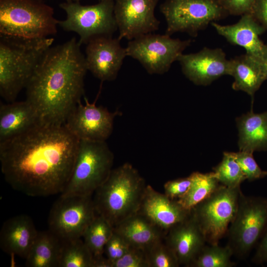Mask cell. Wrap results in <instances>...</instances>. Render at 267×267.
Here are the masks:
<instances>
[{"mask_svg": "<svg viewBox=\"0 0 267 267\" xmlns=\"http://www.w3.org/2000/svg\"><path fill=\"white\" fill-rule=\"evenodd\" d=\"M159 0H115L114 14L119 30L118 39L132 40L159 29L154 14Z\"/></svg>", "mask_w": 267, "mask_h": 267, "instance_id": "cell-14", "label": "cell"}, {"mask_svg": "<svg viewBox=\"0 0 267 267\" xmlns=\"http://www.w3.org/2000/svg\"><path fill=\"white\" fill-rule=\"evenodd\" d=\"M79 41L73 37L43 53L26 86V100L42 122L62 125L84 93L88 71Z\"/></svg>", "mask_w": 267, "mask_h": 267, "instance_id": "cell-2", "label": "cell"}, {"mask_svg": "<svg viewBox=\"0 0 267 267\" xmlns=\"http://www.w3.org/2000/svg\"><path fill=\"white\" fill-rule=\"evenodd\" d=\"M217 33L230 43L246 49V54L262 63L267 58V44L260 39L266 30L254 18L251 13H246L235 24L222 25L211 23Z\"/></svg>", "mask_w": 267, "mask_h": 267, "instance_id": "cell-18", "label": "cell"}, {"mask_svg": "<svg viewBox=\"0 0 267 267\" xmlns=\"http://www.w3.org/2000/svg\"><path fill=\"white\" fill-rule=\"evenodd\" d=\"M33 220L26 215L7 220L0 232V247L5 253L26 259L38 234Z\"/></svg>", "mask_w": 267, "mask_h": 267, "instance_id": "cell-20", "label": "cell"}, {"mask_svg": "<svg viewBox=\"0 0 267 267\" xmlns=\"http://www.w3.org/2000/svg\"><path fill=\"white\" fill-rule=\"evenodd\" d=\"M114 159L106 141L79 140L71 175L60 196H92L109 176Z\"/></svg>", "mask_w": 267, "mask_h": 267, "instance_id": "cell-6", "label": "cell"}, {"mask_svg": "<svg viewBox=\"0 0 267 267\" xmlns=\"http://www.w3.org/2000/svg\"><path fill=\"white\" fill-rule=\"evenodd\" d=\"M267 228V198L241 193L237 212L228 229L227 245L242 258L256 246Z\"/></svg>", "mask_w": 267, "mask_h": 267, "instance_id": "cell-9", "label": "cell"}, {"mask_svg": "<svg viewBox=\"0 0 267 267\" xmlns=\"http://www.w3.org/2000/svg\"><path fill=\"white\" fill-rule=\"evenodd\" d=\"M160 10L167 23L165 34L185 32L196 37L209 23L228 14L218 0H165Z\"/></svg>", "mask_w": 267, "mask_h": 267, "instance_id": "cell-10", "label": "cell"}, {"mask_svg": "<svg viewBox=\"0 0 267 267\" xmlns=\"http://www.w3.org/2000/svg\"><path fill=\"white\" fill-rule=\"evenodd\" d=\"M241 192L240 187L230 188L221 184L190 210L209 244H218L227 233L236 215Z\"/></svg>", "mask_w": 267, "mask_h": 267, "instance_id": "cell-8", "label": "cell"}, {"mask_svg": "<svg viewBox=\"0 0 267 267\" xmlns=\"http://www.w3.org/2000/svg\"><path fill=\"white\" fill-rule=\"evenodd\" d=\"M146 186L144 178L130 163L113 169L93 193L97 214L114 227L137 212Z\"/></svg>", "mask_w": 267, "mask_h": 267, "instance_id": "cell-3", "label": "cell"}, {"mask_svg": "<svg viewBox=\"0 0 267 267\" xmlns=\"http://www.w3.org/2000/svg\"><path fill=\"white\" fill-rule=\"evenodd\" d=\"M252 261L257 264H267V228L257 244Z\"/></svg>", "mask_w": 267, "mask_h": 267, "instance_id": "cell-38", "label": "cell"}, {"mask_svg": "<svg viewBox=\"0 0 267 267\" xmlns=\"http://www.w3.org/2000/svg\"><path fill=\"white\" fill-rule=\"evenodd\" d=\"M253 154V153L245 151L232 152L246 179L249 181H253L266 177L264 171H262L260 168Z\"/></svg>", "mask_w": 267, "mask_h": 267, "instance_id": "cell-32", "label": "cell"}, {"mask_svg": "<svg viewBox=\"0 0 267 267\" xmlns=\"http://www.w3.org/2000/svg\"><path fill=\"white\" fill-rule=\"evenodd\" d=\"M97 215L92 195L60 196L49 212L48 230L62 241L82 238Z\"/></svg>", "mask_w": 267, "mask_h": 267, "instance_id": "cell-12", "label": "cell"}, {"mask_svg": "<svg viewBox=\"0 0 267 267\" xmlns=\"http://www.w3.org/2000/svg\"><path fill=\"white\" fill-rule=\"evenodd\" d=\"M53 41L49 37L28 39L0 35V94L3 99L14 101Z\"/></svg>", "mask_w": 267, "mask_h": 267, "instance_id": "cell-4", "label": "cell"}, {"mask_svg": "<svg viewBox=\"0 0 267 267\" xmlns=\"http://www.w3.org/2000/svg\"><path fill=\"white\" fill-rule=\"evenodd\" d=\"M114 2L115 0H107L84 5L80 2L66 0L59 6L66 12V18L59 21L58 25L64 31L77 33L81 45L97 37L112 36L118 29L114 14Z\"/></svg>", "mask_w": 267, "mask_h": 267, "instance_id": "cell-7", "label": "cell"}, {"mask_svg": "<svg viewBox=\"0 0 267 267\" xmlns=\"http://www.w3.org/2000/svg\"><path fill=\"white\" fill-rule=\"evenodd\" d=\"M130 246L146 250L165 238L166 234L143 215L138 213L123 220L114 227Z\"/></svg>", "mask_w": 267, "mask_h": 267, "instance_id": "cell-22", "label": "cell"}, {"mask_svg": "<svg viewBox=\"0 0 267 267\" xmlns=\"http://www.w3.org/2000/svg\"><path fill=\"white\" fill-rule=\"evenodd\" d=\"M191 186L187 193L177 201L185 209L190 211L213 193L221 185L213 172L192 173Z\"/></svg>", "mask_w": 267, "mask_h": 267, "instance_id": "cell-26", "label": "cell"}, {"mask_svg": "<svg viewBox=\"0 0 267 267\" xmlns=\"http://www.w3.org/2000/svg\"><path fill=\"white\" fill-rule=\"evenodd\" d=\"M79 141L65 124L40 122L0 143L1 170L6 182L29 196L61 194L71 175Z\"/></svg>", "mask_w": 267, "mask_h": 267, "instance_id": "cell-1", "label": "cell"}, {"mask_svg": "<svg viewBox=\"0 0 267 267\" xmlns=\"http://www.w3.org/2000/svg\"><path fill=\"white\" fill-rule=\"evenodd\" d=\"M62 241L49 230L39 232L25 259L28 267H59Z\"/></svg>", "mask_w": 267, "mask_h": 267, "instance_id": "cell-25", "label": "cell"}, {"mask_svg": "<svg viewBox=\"0 0 267 267\" xmlns=\"http://www.w3.org/2000/svg\"><path fill=\"white\" fill-rule=\"evenodd\" d=\"M120 40L112 36L94 38L87 44L86 62L88 70L102 82L115 80L127 56Z\"/></svg>", "mask_w": 267, "mask_h": 267, "instance_id": "cell-16", "label": "cell"}, {"mask_svg": "<svg viewBox=\"0 0 267 267\" xmlns=\"http://www.w3.org/2000/svg\"><path fill=\"white\" fill-rule=\"evenodd\" d=\"M251 13L267 30V0H254Z\"/></svg>", "mask_w": 267, "mask_h": 267, "instance_id": "cell-37", "label": "cell"}, {"mask_svg": "<svg viewBox=\"0 0 267 267\" xmlns=\"http://www.w3.org/2000/svg\"><path fill=\"white\" fill-rule=\"evenodd\" d=\"M85 100L86 104L79 102L70 113L66 127L79 140L106 141L112 133L118 112H111Z\"/></svg>", "mask_w": 267, "mask_h": 267, "instance_id": "cell-13", "label": "cell"}, {"mask_svg": "<svg viewBox=\"0 0 267 267\" xmlns=\"http://www.w3.org/2000/svg\"><path fill=\"white\" fill-rule=\"evenodd\" d=\"M137 213L146 217L166 234L188 219L191 213L177 200L157 191L150 185L146 187Z\"/></svg>", "mask_w": 267, "mask_h": 267, "instance_id": "cell-17", "label": "cell"}, {"mask_svg": "<svg viewBox=\"0 0 267 267\" xmlns=\"http://www.w3.org/2000/svg\"><path fill=\"white\" fill-rule=\"evenodd\" d=\"M262 64L266 77V80H267V58L262 63Z\"/></svg>", "mask_w": 267, "mask_h": 267, "instance_id": "cell-39", "label": "cell"}, {"mask_svg": "<svg viewBox=\"0 0 267 267\" xmlns=\"http://www.w3.org/2000/svg\"><path fill=\"white\" fill-rule=\"evenodd\" d=\"M178 61L185 76L198 86H207L224 75H230V62L221 48L204 47L199 51L181 54Z\"/></svg>", "mask_w": 267, "mask_h": 267, "instance_id": "cell-15", "label": "cell"}, {"mask_svg": "<svg viewBox=\"0 0 267 267\" xmlns=\"http://www.w3.org/2000/svg\"><path fill=\"white\" fill-rule=\"evenodd\" d=\"M230 76L234 78L232 89L253 97L266 80L262 63L246 53L230 59Z\"/></svg>", "mask_w": 267, "mask_h": 267, "instance_id": "cell-24", "label": "cell"}, {"mask_svg": "<svg viewBox=\"0 0 267 267\" xmlns=\"http://www.w3.org/2000/svg\"><path fill=\"white\" fill-rule=\"evenodd\" d=\"M150 267H178V259L164 239L158 241L146 250Z\"/></svg>", "mask_w": 267, "mask_h": 267, "instance_id": "cell-31", "label": "cell"}, {"mask_svg": "<svg viewBox=\"0 0 267 267\" xmlns=\"http://www.w3.org/2000/svg\"><path fill=\"white\" fill-rule=\"evenodd\" d=\"M222 8L228 13L243 15L251 13L254 0H218Z\"/></svg>", "mask_w": 267, "mask_h": 267, "instance_id": "cell-36", "label": "cell"}, {"mask_svg": "<svg viewBox=\"0 0 267 267\" xmlns=\"http://www.w3.org/2000/svg\"><path fill=\"white\" fill-rule=\"evenodd\" d=\"M164 240L176 255L179 265L188 267L207 242L191 213L188 219L170 229Z\"/></svg>", "mask_w": 267, "mask_h": 267, "instance_id": "cell-19", "label": "cell"}, {"mask_svg": "<svg viewBox=\"0 0 267 267\" xmlns=\"http://www.w3.org/2000/svg\"><path fill=\"white\" fill-rule=\"evenodd\" d=\"M236 122L239 151H267V111L255 113L251 110L237 117Z\"/></svg>", "mask_w": 267, "mask_h": 267, "instance_id": "cell-23", "label": "cell"}, {"mask_svg": "<svg viewBox=\"0 0 267 267\" xmlns=\"http://www.w3.org/2000/svg\"><path fill=\"white\" fill-rule=\"evenodd\" d=\"M73 0L75 1L80 2V1L81 0ZM102 0H99V1H102Z\"/></svg>", "mask_w": 267, "mask_h": 267, "instance_id": "cell-40", "label": "cell"}, {"mask_svg": "<svg viewBox=\"0 0 267 267\" xmlns=\"http://www.w3.org/2000/svg\"><path fill=\"white\" fill-rule=\"evenodd\" d=\"M265 175L266 176H267V171H264Z\"/></svg>", "mask_w": 267, "mask_h": 267, "instance_id": "cell-41", "label": "cell"}, {"mask_svg": "<svg viewBox=\"0 0 267 267\" xmlns=\"http://www.w3.org/2000/svg\"><path fill=\"white\" fill-rule=\"evenodd\" d=\"M191 42L151 33L130 40L126 49L127 56L138 60L149 74H163Z\"/></svg>", "mask_w": 267, "mask_h": 267, "instance_id": "cell-11", "label": "cell"}, {"mask_svg": "<svg viewBox=\"0 0 267 267\" xmlns=\"http://www.w3.org/2000/svg\"><path fill=\"white\" fill-rule=\"evenodd\" d=\"M233 255L227 245L225 247L206 245L189 267H232L235 266L231 260Z\"/></svg>", "mask_w": 267, "mask_h": 267, "instance_id": "cell-29", "label": "cell"}, {"mask_svg": "<svg viewBox=\"0 0 267 267\" xmlns=\"http://www.w3.org/2000/svg\"><path fill=\"white\" fill-rule=\"evenodd\" d=\"M111 267H150L146 251L130 246L127 252L120 258L113 262Z\"/></svg>", "mask_w": 267, "mask_h": 267, "instance_id": "cell-33", "label": "cell"}, {"mask_svg": "<svg viewBox=\"0 0 267 267\" xmlns=\"http://www.w3.org/2000/svg\"><path fill=\"white\" fill-rule=\"evenodd\" d=\"M213 172L219 182L228 187H240L241 183L246 179L231 152H223L222 161L213 168Z\"/></svg>", "mask_w": 267, "mask_h": 267, "instance_id": "cell-30", "label": "cell"}, {"mask_svg": "<svg viewBox=\"0 0 267 267\" xmlns=\"http://www.w3.org/2000/svg\"><path fill=\"white\" fill-rule=\"evenodd\" d=\"M42 122L26 99L0 105V143L12 139Z\"/></svg>", "mask_w": 267, "mask_h": 267, "instance_id": "cell-21", "label": "cell"}, {"mask_svg": "<svg viewBox=\"0 0 267 267\" xmlns=\"http://www.w3.org/2000/svg\"><path fill=\"white\" fill-rule=\"evenodd\" d=\"M130 245L117 233L114 231L107 242L104 254L111 264L122 257L128 250Z\"/></svg>", "mask_w": 267, "mask_h": 267, "instance_id": "cell-34", "label": "cell"}, {"mask_svg": "<svg viewBox=\"0 0 267 267\" xmlns=\"http://www.w3.org/2000/svg\"><path fill=\"white\" fill-rule=\"evenodd\" d=\"M82 238L62 241L59 267H94L95 259Z\"/></svg>", "mask_w": 267, "mask_h": 267, "instance_id": "cell-28", "label": "cell"}, {"mask_svg": "<svg viewBox=\"0 0 267 267\" xmlns=\"http://www.w3.org/2000/svg\"><path fill=\"white\" fill-rule=\"evenodd\" d=\"M191 182L190 176L168 181L164 185V194L171 199L177 200L187 193Z\"/></svg>", "mask_w": 267, "mask_h": 267, "instance_id": "cell-35", "label": "cell"}, {"mask_svg": "<svg viewBox=\"0 0 267 267\" xmlns=\"http://www.w3.org/2000/svg\"><path fill=\"white\" fill-rule=\"evenodd\" d=\"M113 232V226L98 214L88 225L82 239L95 259L103 256L105 246Z\"/></svg>", "mask_w": 267, "mask_h": 267, "instance_id": "cell-27", "label": "cell"}, {"mask_svg": "<svg viewBox=\"0 0 267 267\" xmlns=\"http://www.w3.org/2000/svg\"><path fill=\"white\" fill-rule=\"evenodd\" d=\"M59 20L43 0H0V35L28 39L55 35Z\"/></svg>", "mask_w": 267, "mask_h": 267, "instance_id": "cell-5", "label": "cell"}]
</instances>
